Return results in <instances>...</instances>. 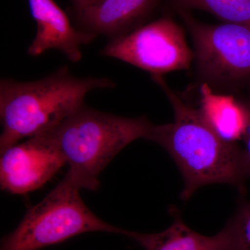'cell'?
<instances>
[{
  "mask_svg": "<svg viewBox=\"0 0 250 250\" xmlns=\"http://www.w3.org/2000/svg\"><path fill=\"white\" fill-rule=\"evenodd\" d=\"M81 189L67 175L47 196L27 210L15 231L5 236L1 250H39L82 233H121L124 229L98 218L85 205Z\"/></svg>",
  "mask_w": 250,
  "mask_h": 250,
  "instance_id": "277c9868",
  "label": "cell"
},
{
  "mask_svg": "<svg viewBox=\"0 0 250 250\" xmlns=\"http://www.w3.org/2000/svg\"><path fill=\"white\" fill-rule=\"evenodd\" d=\"M33 18L37 24L35 39L28 54L39 57L49 49H57L70 62H77L82 58V45L90 43L96 34L77 30L68 18L54 0H28Z\"/></svg>",
  "mask_w": 250,
  "mask_h": 250,
  "instance_id": "ba28073f",
  "label": "cell"
},
{
  "mask_svg": "<svg viewBox=\"0 0 250 250\" xmlns=\"http://www.w3.org/2000/svg\"><path fill=\"white\" fill-rule=\"evenodd\" d=\"M152 126L146 117L125 118L83 105L56 129L66 175L81 190H98L110 161L133 141L147 139Z\"/></svg>",
  "mask_w": 250,
  "mask_h": 250,
  "instance_id": "3957f363",
  "label": "cell"
},
{
  "mask_svg": "<svg viewBox=\"0 0 250 250\" xmlns=\"http://www.w3.org/2000/svg\"><path fill=\"white\" fill-rule=\"evenodd\" d=\"M102 54L139 67L152 77L188 69L192 59L183 31L169 18L113 38Z\"/></svg>",
  "mask_w": 250,
  "mask_h": 250,
  "instance_id": "5b68a950",
  "label": "cell"
},
{
  "mask_svg": "<svg viewBox=\"0 0 250 250\" xmlns=\"http://www.w3.org/2000/svg\"><path fill=\"white\" fill-rule=\"evenodd\" d=\"M171 212L173 223L161 232L143 233L124 229L123 234L132 238L146 250H228L225 228L214 236H205L186 225L176 208Z\"/></svg>",
  "mask_w": 250,
  "mask_h": 250,
  "instance_id": "30bf717a",
  "label": "cell"
},
{
  "mask_svg": "<svg viewBox=\"0 0 250 250\" xmlns=\"http://www.w3.org/2000/svg\"><path fill=\"white\" fill-rule=\"evenodd\" d=\"M188 7L208 11L226 22L250 27V0H178Z\"/></svg>",
  "mask_w": 250,
  "mask_h": 250,
  "instance_id": "7c38bea8",
  "label": "cell"
},
{
  "mask_svg": "<svg viewBox=\"0 0 250 250\" xmlns=\"http://www.w3.org/2000/svg\"><path fill=\"white\" fill-rule=\"evenodd\" d=\"M98 0H72L75 11L77 13L83 11L85 8L88 7L90 5L93 4Z\"/></svg>",
  "mask_w": 250,
  "mask_h": 250,
  "instance_id": "9a60e30c",
  "label": "cell"
},
{
  "mask_svg": "<svg viewBox=\"0 0 250 250\" xmlns=\"http://www.w3.org/2000/svg\"><path fill=\"white\" fill-rule=\"evenodd\" d=\"M153 79L167 95L174 118L168 124L153 125L147 140L162 146L178 166L184 180L181 198L187 201L197 189L210 184H230L243 190L250 177L244 149L222 139L200 110L179 98L162 76Z\"/></svg>",
  "mask_w": 250,
  "mask_h": 250,
  "instance_id": "6da1fadb",
  "label": "cell"
},
{
  "mask_svg": "<svg viewBox=\"0 0 250 250\" xmlns=\"http://www.w3.org/2000/svg\"><path fill=\"white\" fill-rule=\"evenodd\" d=\"M191 31L197 62L210 80L231 81L250 75V27L226 22L223 24L197 22L181 11Z\"/></svg>",
  "mask_w": 250,
  "mask_h": 250,
  "instance_id": "8992f818",
  "label": "cell"
},
{
  "mask_svg": "<svg viewBox=\"0 0 250 250\" xmlns=\"http://www.w3.org/2000/svg\"><path fill=\"white\" fill-rule=\"evenodd\" d=\"M248 116H249V121H248V129L245 134L244 139L245 143H246V149H244L246 153L247 162H248V167L250 171V108H248Z\"/></svg>",
  "mask_w": 250,
  "mask_h": 250,
  "instance_id": "5bb4252c",
  "label": "cell"
},
{
  "mask_svg": "<svg viewBox=\"0 0 250 250\" xmlns=\"http://www.w3.org/2000/svg\"><path fill=\"white\" fill-rule=\"evenodd\" d=\"M56 129L28 138L1 153L0 185L2 190L14 195L37 190L66 164Z\"/></svg>",
  "mask_w": 250,
  "mask_h": 250,
  "instance_id": "52a82bcc",
  "label": "cell"
},
{
  "mask_svg": "<svg viewBox=\"0 0 250 250\" xmlns=\"http://www.w3.org/2000/svg\"><path fill=\"white\" fill-rule=\"evenodd\" d=\"M202 116L215 132L228 142L244 137L248 129V107L231 96L216 95L207 85L201 88Z\"/></svg>",
  "mask_w": 250,
  "mask_h": 250,
  "instance_id": "8fae6325",
  "label": "cell"
},
{
  "mask_svg": "<svg viewBox=\"0 0 250 250\" xmlns=\"http://www.w3.org/2000/svg\"><path fill=\"white\" fill-rule=\"evenodd\" d=\"M109 78H78L67 65L45 78L22 82L2 79L0 82V118L2 131L0 152L21 140L59 126L83 106L92 90L115 87Z\"/></svg>",
  "mask_w": 250,
  "mask_h": 250,
  "instance_id": "7a4b0ae2",
  "label": "cell"
},
{
  "mask_svg": "<svg viewBox=\"0 0 250 250\" xmlns=\"http://www.w3.org/2000/svg\"><path fill=\"white\" fill-rule=\"evenodd\" d=\"M160 0H98L77 13L86 31L116 38L155 7Z\"/></svg>",
  "mask_w": 250,
  "mask_h": 250,
  "instance_id": "9c48e42d",
  "label": "cell"
},
{
  "mask_svg": "<svg viewBox=\"0 0 250 250\" xmlns=\"http://www.w3.org/2000/svg\"><path fill=\"white\" fill-rule=\"evenodd\" d=\"M228 250H250V202L243 204L225 226Z\"/></svg>",
  "mask_w": 250,
  "mask_h": 250,
  "instance_id": "4fadbf2b",
  "label": "cell"
}]
</instances>
